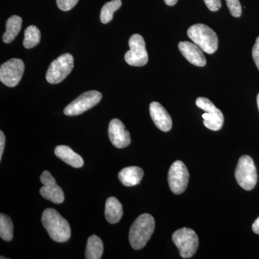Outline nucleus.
Segmentation results:
<instances>
[{
  "mask_svg": "<svg viewBox=\"0 0 259 259\" xmlns=\"http://www.w3.org/2000/svg\"><path fill=\"white\" fill-rule=\"evenodd\" d=\"M79 0H56L58 8L62 11H69L74 8Z\"/></svg>",
  "mask_w": 259,
  "mask_h": 259,
  "instance_id": "nucleus-25",
  "label": "nucleus"
},
{
  "mask_svg": "<svg viewBox=\"0 0 259 259\" xmlns=\"http://www.w3.org/2000/svg\"><path fill=\"white\" fill-rule=\"evenodd\" d=\"M23 20L18 15L10 17L6 23V31L3 35V41L10 44L15 40L22 28Z\"/></svg>",
  "mask_w": 259,
  "mask_h": 259,
  "instance_id": "nucleus-19",
  "label": "nucleus"
},
{
  "mask_svg": "<svg viewBox=\"0 0 259 259\" xmlns=\"http://www.w3.org/2000/svg\"><path fill=\"white\" fill-rule=\"evenodd\" d=\"M0 236L5 241H12L13 238V221L3 213L0 214Z\"/></svg>",
  "mask_w": 259,
  "mask_h": 259,
  "instance_id": "nucleus-23",
  "label": "nucleus"
},
{
  "mask_svg": "<svg viewBox=\"0 0 259 259\" xmlns=\"http://www.w3.org/2000/svg\"><path fill=\"white\" fill-rule=\"evenodd\" d=\"M191 40L206 54H212L218 49V37L215 32L204 24H195L187 30Z\"/></svg>",
  "mask_w": 259,
  "mask_h": 259,
  "instance_id": "nucleus-3",
  "label": "nucleus"
},
{
  "mask_svg": "<svg viewBox=\"0 0 259 259\" xmlns=\"http://www.w3.org/2000/svg\"><path fill=\"white\" fill-rule=\"evenodd\" d=\"M130 50L126 52L125 60L133 66H144L147 64L148 55L144 37L134 34L129 39Z\"/></svg>",
  "mask_w": 259,
  "mask_h": 259,
  "instance_id": "nucleus-9",
  "label": "nucleus"
},
{
  "mask_svg": "<svg viewBox=\"0 0 259 259\" xmlns=\"http://www.w3.org/2000/svg\"><path fill=\"white\" fill-rule=\"evenodd\" d=\"M230 13L235 18H239L242 14V8L239 0H226Z\"/></svg>",
  "mask_w": 259,
  "mask_h": 259,
  "instance_id": "nucleus-24",
  "label": "nucleus"
},
{
  "mask_svg": "<svg viewBox=\"0 0 259 259\" xmlns=\"http://www.w3.org/2000/svg\"><path fill=\"white\" fill-rule=\"evenodd\" d=\"M178 47L181 54L190 64L199 67H203L207 64L204 51L195 44L182 41L179 44Z\"/></svg>",
  "mask_w": 259,
  "mask_h": 259,
  "instance_id": "nucleus-14",
  "label": "nucleus"
},
{
  "mask_svg": "<svg viewBox=\"0 0 259 259\" xmlns=\"http://www.w3.org/2000/svg\"><path fill=\"white\" fill-rule=\"evenodd\" d=\"M5 136L3 131H0V160L3 158V152H4L5 146Z\"/></svg>",
  "mask_w": 259,
  "mask_h": 259,
  "instance_id": "nucleus-28",
  "label": "nucleus"
},
{
  "mask_svg": "<svg viewBox=\"0 0 259 259\" xmlns=\"http://www.w3.org/2000/svg\"><path fill=\"white\" fill-rule=\"evenodd\" d=\"M102 94L92 90L78 97L65 107L64 112L67 116L79 115L97 105L102 100Z\"/></svg>",
  "mask_w": 259,
  "mask_h": 259,
  "instance_id": "nucleus-8",
  "label": "nucleus"
},
{
  "mask_svg": "<svg viewBox=\"0 0 259 259\" xmlns=\"http://www.w3.org/2000/svg\"><path fill=\"white\" fill-rule=\"evenodd\" d=\"M55 154L65 163L74 168H81L83 165V160L78 153H75L67 146H58L55 148Z\"/></svg>",
  "mask_w": 259,
  "mask_h": 259,
  "instance_id": "nucleus-17",
  "label": "nucleus"
},
{
  "mask_svg": "<svg viewBox=\"0 0 259 259\" xmlns=\"http://www.w3.org/2000/svg\"><path fill=\"white\" fill-rule=\"evenodd\" d=\"M235 176L238 185L243 190H253L258 180L256 168L253 158L248 155L241 156L238 160Z\"/></svg>",
  "mask_w": 259,
  "mask_h": 259,
  "instance_id": "nucleus-4",
  "label": "nucleus"
},
{
  "mask_svg": "<svg viewBox=\"0 0 259 259\" xmlns=\"http://www.w3.org/2000/svg\"><path fill=\"white\" fill-rule=\"evenodd\" d=\"M74 68V57L70 54H64L55 59L48 69V82L56 84L66 79Z\"/></svg>",
  "mask_w": 259,
  "mask_h": 259,
  "instance_id": "nucleus-6",
  "label": "nucleus"
},
{
  "mask_svg": "<svg viewBox=\"0 0 259 259\" xmlns=\"http://www.w3.org/2000/svg\"><path fill=\"white\" fill-rule=\"evenodd\" d=\"M42 224L51 239L59 243L67 241L71 237L69 223L56 209L48 208L42 215Z\"/></svg>",
  "mask_w": 259,
  "mask_h": 259,
  "instance_id": "nucleus-1",
  "label": "nucleus"
},
{
  "mask_svg": "<svg viewBox=\"0 0 259 259\" xmlns=\"http://www.w3.org/2000/svg\"><path fill=\"white\" fill-rule=\"evenodd\" d=\"M172 241L183 258L193 256L199 246L198 236L193 230L189 228H181L175 231L172 236Z\"/></svg>",
  "mask_w": 259,
  "mask_h": 259,
  "instance_id": "nucleus-5",
  "label": "nucleus"
},
{
  "mask_svg": "<svg viewBox=\"0 0 259 259\" xmlns=\"http://www.w3.org/2000/svg\"><path fill=\"white\" fill-rule=\"evenodd\" d=\"M252 230H253L255 234L259 235V217L253 223V226H252Z\"/></svg>",
  "mask_w": 259,
  "mask_h": 259,
  "instance_id": "nucleus-29",
  "label": "nucleus"
},
{
  "mask_svg": "<svg viewBox=\"0 0 259 259\" xmlns=\"http://www.w3.org/2000/svg\"><path fill=\"white\" fill-rule=\"evenodd\" d=\"M144 175V171L140 167L129 166L121 170L118 174V178L125 187H134L140 184Z\"/></svg>",
  "mask_w": 259,
  "mask_h": 259,
  "instance_id": "nucleus-16",
  "label": "nucleus"
},
{
  "mask_svg": "<svg viewBox=\"0 0 259 259\" xmlns=\"http://www.w3.org/2000/svg\"><path fill=\"white\" fill-rule=\"evenodd\" d=\"M190 174L185 163L175 161L170 167L168 174V182L170 190L175 194L183 193L187 189Z\"/></svg>",
  "mask_w": 259,
  "mask_h": 259,
  "instance_id": "nucleus-10",
  "label": "nucleus"
},
{
  "mask_svg": "<svg viewBox=\"0 0 259 259\" xmlns=\"http://www.w3.org/2000/svg\"><path fill=\"white\" fill-rule=\"evenodd\" d=\"M196 105L202 109L205 113L202 115L204 125L213 131H218L222 128L224 122L223 112L215 107L209 99L199 97L196 100Z\"/></svg>",
  "mask_w": 259,
  "mask_h": 259,
  "instance_id": "nucleus-7",
  "label": "nucleus"
},
{
  "mask_svg": "<svg viewBox=\"0 0 259 259\" xmlns=\"http://www.w3.org/2000/svg\"><path fill=\"white\" fill-rule=\"evenodd\" d=\"M108 136L112 145L116 148H123L131 144V135L119 119L115 118L110 121Z\"/></svg>",
  "mask_w": 259,
  "mask_h": 259,
  "instance_id": "nucleus-13",
  "label": "nucleus"
},
{
  "mask_svg": "<svg viewBox=\"0 0 259 259\" xmlns=\"http://www.w3.org/2000/svg\"><path fill=\"white\" fill-rule=\"evenodd\" d=\"M40 32L35 25H30L25 30L23 46L26 49H32L36 47L40 41Z\"/></svg>",
  "mask_w": 259,
  "mask_h": 259,
  "instance_id": "nucleus-21",
  "label": "nucleus"
},
{
  "mask_svg": "<svg viewBox=\"0 0 259 259\" xmlns=\"http://www.w3.org/2000/svg\"><path fill=\"white\" fill-rule=\"evenodd\" d=\"M257 105H258V109L259 111V94L257 95Z\"/></svg>",
  "mask_w": 259,
  "mask_h": 259,
  "instance_id": "nucleus-31",
  "label": "nucleus"
},
{
  "mask_svg": "<svg viewBox=\"0 0 259 259\" xmlns=\"http://www.w3.org/2000/svg\"><path fill=\"white\" fill-rule=\"evenodd\" d=\"M104 246L101 238L93 235L88 238L85 250V258L87 259L101 258L103 253Z\"/></svg>",
  "mask_w": 259,
  "mask_h": 259,
  "instance_id": "nucleus-20",
  "label": "nucleus"
},
{
  "mask_svg": "<svg viewBox=\"0 0 259 259\" xmlns=\"http://www.w3.org/2000/svg\"><path fill=\"white\" fill-rule=\"evenodd\" d=\"M155 220L149 214H143L136 218L129 232V241L135 250L144 248L152 236Z\"/></svg>",
  "mask_w": 259,
  "mask_h": 259,
  "instance_id": "nucleus-2",
  "label": "nucleus"
},
{
  "mask_svg": "<svg viewBox=\"0 0 259 259\" xmlns=\"http://www.w3.org/2000/svg\"><path fill=\"white\" fill-rule=\"evenodd\" d=\"M24 70L25 65L21 59H10L0 67V80L6 86L14 88L23 77Z\"/></svg>",
  "mask_w": 259,
  "mask_h": 259,
  "instance_id": "nucleus-11",
  "label": "nucleus"
},
{
  "mask_svg": "<svg viewBox=\"0 0 259 259\" xmlns=\"http://www.w3.org/2000/svg\"><path fill=\"white\" fill-rule=\"evenodd\" d=\"M149 110L151 118L158 129L163 132H168L171 129V116L161 104L157 102H151Z\"/></svg>",
  "mask_w": 259,
  "mask_h": 259,
  "instance_id": "nucleus-15",
  "label": "nucleus"
},
{
  "mask_svg": "<svg viewBox=\"0 0 259 259\" xmlns=\"http://www.w3.org/2000/svg\"><path fill=\"white\" fill-rule=\"evenodd\" d=\"M122 5L121 0H112L102 7L100 13V20L103 24L110 23L113 18L114 13Z\"/></svg>",
  "mask_w": 259,
  "mask_h": 259,
  "instance_id": "nucleus-22",
  "label": "nucleus"
},
{
  "mask_svg": "<svg viewBox=\"0 0 259 259\" xmlns=\"http://www.w3.org/2000/svg\"><path fill=\"white\" fill-rule=\"evenodd\" d=\"M252 56H253L255 66L258 68L259 71V36L257 37L254 46H253V50H252Z\"/></svg>",
  "mask_w": 259,
  "mask_h": 259,
  "instance_id": "nucleus-27",
  "label": "nucleus"
},
{
  "mask_svg": "<svg viewBox=\"0 0 259 259\" xmlns=\"http://www.w3.org/2000/svg\"><path fill=\"white\" fill-rule=\"evenodd\" d=\"M40 182L44 186L40 188V193L44 198L55 204H61L64 202V192L57 185L55 179L53 177L50 172H42L40 176Z\"/></svg>",
  "mask_w": 259,
  "mask_h": 259,
  "instance_id": "nucleus-12",
  "label": "nucleus"
},
{
  "mask_svg": "<svg viewBox=\"0 0 259 259\" xmlns=\"http://www.w3.org/2000/svg\"><path fill=\"white\" fill-rule=\"evenodd\" d=\"M204 2L211 11H218L221 8V0H204Z\"/></svg>",
  "mask_w": 259,
  "mask_h": 259,
  "instance_id": "nucleus-26",
  "label": "nucleus"
},
{
  "mask_svg": "<svg viewBox=\"0 0 259 259\" xmlns=\"http://www.w3.org/2000/svg\"><path fill=\"white\" fill-rule=\"evenodd\" d=\"M165 3L168 6H174L176 5L178 0H164Z\"/></svg>",
  "mask_w": 259,
  "mask_h": 259,
  "instance_id": "nucleus-30",
  "label": "nucleus"
},
{
  "mask_svg": "<svg viewBox=\"0 0 259 259\" xmlns=\"http://www.w3.org/2000/svg\"><path fill=\"white\" fill-rule=\"evenodd\" d=\"M123 214L122 204L114 197H109L105 203V218L108 223L115 224L118 223Z\"/></svg>",
  "mask_w": 259,
  "mask_h": 259,
  "instance_id": "nucleus-18",
  "label": "nucleus"
}]
</instances>
